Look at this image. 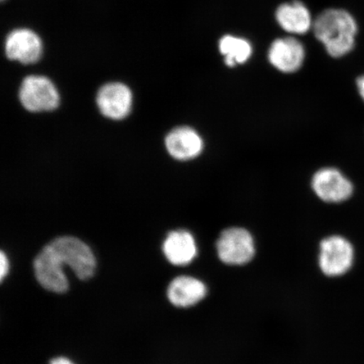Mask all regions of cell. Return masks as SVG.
<instances>
[{"label": "cell", "mask_w": 364, "mask_h": 364, "mask_svg": "<svg viewBox=\"0 0 364 364\" xmlns=\"http://www.w3.org/2000/svg\"><path fill=\"white\" fill-rule=\"evenodd\" d=\"M313 27L316 38L331 57H343L354 48L358 25L348 11L330 9L317 17Z\"/></svg>", "instance_id": "cell-1"}, {"label": "cell", "mask_w": 364, "mask_h": 364, "mask_svg": "<svg viewBox=\"0 0 364 364\" xmlns=\"http://www.w3.org/2000/svg\"><path fill=\"white\" fill-rule=\"evenodd\" d=\"M218 258L225 265L242 267L256 257L253 235L242 227H230L223 230L216 241Z\"/></svg>", "instance_id": "cell-2"}, {"label": "cell", "mask_w": 364, "mask_h": 364, "mask_svg": "<svg viewBox=\"0 0 364 364\" xmlns=\"http://www.w3.org/2000/svg\"><path fill=\"white\" fill-rule=\"evenodd\" d=\"M49 244L79 279L88 280L94 275L97 260L84 241L73 236H62Z\"/></svg>", "instance_id": "cell-3"}, {"label": "cell", "mask_w": 364, "mask_h": 364, "mask_svg": "<svg viewBox=\"0 0 364 364\" xmlns=\"http://www.w3.org/2000/svg\"><path fill=\"white\" fill-rule=\"evenodd\" d=\"M353 248L347 239L340 235H331L323 239L318 247V268L326 277H334L345 274L352 267Z\"/></svg>", "instance_id": "cell-4"}, {"label": "cell", "mask_w": 364, "mask_h": 364, "mask_svg": "<svg viewBox=\"0 0 364 364\" xmlns=\"http://www.w3.org/2000/svg\"><path fill=\"white\" fill-rule=\"evenodd\" d=\"M22 106L31 112L53 111L60 98L53 82L44 76L31 75L23 80L20 89Z\"/></svg>", "instance_id": "cell-5"}, {"label": "cell", "mask_w": 364, "mask_h": 364, "mask_svg": "<svg viewBox=\"0 0 364 364\" xmlns=\"http://www.w3.org/2000/svg\"><path fill=\"white\" fill-rule=\"evenodd\" d=\"M311 186L317 197L326 203H343L353 193L351 181L336 168L318 170L313 176Z\"/></svg>", "instance_id": "cell-6"}, {"label": "cell", "mask_w": 364, "mask_h": 364, "mask_svg": "<svg viewBox=\"0 0 364 364\" xmlns=\"http://www.w3.org/2000/svg\"><path fill=\"white\" fill-rule=\"evenodd\" d=\"M33 267L36 279L43 289L55 294L67 292L68 281L65 268L48 244L36 257Z\"/></svg>", "instance_id": "cell-7"}, {"label": "cell", "mask_w": 364, "mask_h": 364, "mask_svg": "<svg viewBox=\"0 0 364 364\" xmlns=\"http://www.w3.org/2000/svg\"><path fill=\"white\" fill-rule=\"evenodd\" d=\"M97 102L102 115L112 120H122L131 111L133 95L127 85L114 82L100 89Z\"/></svg>", "instance_id": "cell-8"}, {"label": "cell", "mask_w": 364, "mask_h": 364, "mask_svg": "<svg viewBox=\"0 0 364 364\" xmlns=\"http://www.w3.org/2000/svg\"><path fill=\"white\" fill-rule=\"evenodd\" d=\"M6 56L23 65L39 60L43 53L42 40L29 29H17L9 34L6 41Z\"/></svg>", "instance_id": "cell-9"}, {"label": "cell", "mask_w": 364, "mask_h": 364, "mask_svg": "<svg viewBox=\"0 0 364 364\" xmlns=\"http://www.w3.org/2000/svg\"><path fill=\"white\" fill-rule=\"evenodd\" d=\"M208 287L193 276H179L173 279L167 289V298L177 308L197 306L207 297Z\"/></svg>", "instance_id": "cell-10"}, {"label": "cell", "mask_w": 364, "mask_h": 364, "mask_svg": "<svg viewBox=\"0 0 364 364\" xmlns=\"http://www.w3.org/2000/svg\"><path fill=\"white\" fill-rule=\"evenodd\" d=\"M163 253L172 265H189L198 257L197 241L188 230H173L167 235L163 243Z\"/></svg>", "instance_id": "cell-11"}, {"label": "cell", "mask_w": 364, "mask_h": 364, "mask_svg": "<svg viewBox=\"0 0 364 364\" xmlns=\"http://www.w3.org/2000/svg\"><path fill=\"white\" fill-rule=\"evenodd\" d=\"M165 143L168 153L177 161H190L203 150L202 136L189 127H179L171 131Z\"/></svg>", "instance_id": "cell-12"}, {"label": "cell", "mask_w": 364, "mask_h": 364, "mask_svg": "<svg viewBox=\"0 0 364 364\" xmlns=\"http://www.w3.org/2000/svg\"><path fill=\"white\" fill-rule=\"evenodd\" d=\"M304 55L303 45L293 38L277 39L268 53L272 65L286 74L299 70L303 65Z\"/></svg>", "instance_id": "cell-13"}, {"label": "cell", "mask_w": 364, "mask_h": 364, "mask_svg": "<svg viewBox=\"0 0 364 364\" xmlns=\"http://www.w3.org/2000/svg\"><path fill=\"white\" fill-rule=\"evenodd\" d=\"M276 17L282 28L290 33L304 34L311 26V14L299 1L282 4L277 9Z\"/></svg>", "instance_id": "cell-14"}, {"label": "cell", "mask_w": 364, "mask_h": 364, "mask_svg": "<svg viewBox=\"0 0 364 364\" xmlns=\"http://www.w3.org/2000/svg\"><path fill=\"white\" fill-rule=\"evenodd\" d=\"M220 51L225 56L229 67L242 65L252 56V48L247 40L235 36H225L220 40Z\"/></svg>", "instance_id": "cell-15"}, {"label": "cell", "mask_w": 364, "mask_h": 364, "mask_svg": "<svg viewBox=\"0 0 364 364\" xmlns=\"http://www.w3.org/2000/svg\"><path fill=\"white\" fill-rule=\"evenodd\" d=\"M9 270H10V262H9V259L2 250L1 253H0V279L4 281L8 275Z\"/></svg>", "instance_id": "cell-16"}, {"label": "cell", "mask_w": 364, "mask_h": 364, "mask_svg": "<svg viewBox=\"0 0 364 364\" xmlns=\"http://www.w3.org/2000/svg\"><path fill=\"white\" fill-rule=\"evenodd\" d=\"M357 87L358 90L359 95H360V97L363 99V101L364 102V75L358 77L357 80Z\"/></svg>", "instance_id": "cell-17"}, {"label": "cell", "mask_w": 364, "mask_h": 364, "mask_svg": "<svg viewBox=\"0 0 364 364\" xmlns=\"http://www.w3.org/2000/svg\"><path fill=\"white\" fill-rule=\"evenodd\" d=\"M49 364H75L73 363L70 359H68L65 357H58L55 358H53L51 361H50Z\"/></svg>", "instance_id": "cell-18"}, {"label": "cell", "mask_w": 364, "mask_h": 364, "mask_svg": "<svg viewBox=\"0 0 364 364\" xmlns=\"http://www.w3.org/2000/svg\"><path fill=\"white\" fill-rule=\"evenodd\" d=\"M2 1H4V0H2Z\"/></svg>", "instance_id": "cell-19"}]
</instances>
